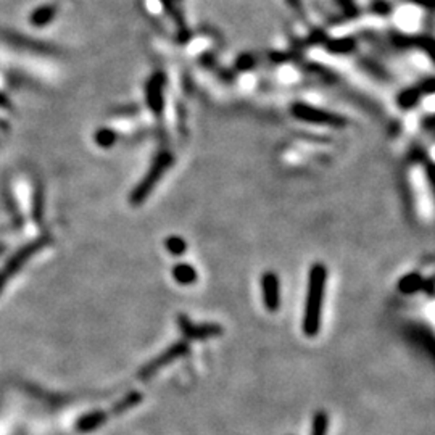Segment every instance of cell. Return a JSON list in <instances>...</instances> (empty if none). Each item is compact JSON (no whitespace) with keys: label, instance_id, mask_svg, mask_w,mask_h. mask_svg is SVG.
<instances>
[{"label":"cell","instance_id":"obj_2","mask_svg":"<svg viewBox=\"0 0 435 435\" xmlns=\"http://www.w3.org/2000/svg\"><path fill=\"white\" fill-rule=\"evenodd\" d=\"M263 297L264 305L269 311H276L279 308V281L273 273H268L263 276Z\"/></svg>","mask_w":435,"mask_h":435},{"label":"cell","instance_id":"obj_3","mask_svg":"<svg viewBox=\"0 0 435 435\" xmlns=\"http://www.w3.org/2000/svg\"><path fill=\"white\" fill-rule=\"evenodd\" d=\"M327 424H329V418H327L326 411H318L313 416L311 435H326Z\"/></svg>","mask_w":435,"mask_h":435},{"label":"cell","instance_id":"obj_1","mask_svg":"<svg viewBox=\"0 0 435 435\" xmlns=\"http://www.w3.org/2000/svg\"><path fill=\"white\" fill-rule=\"evenodd\" d=\"M326 284V269L323 264H314L310 273V286H308L306 308L304 318V332L308 337H314L319 332L321 310H323Z\"/></svg>","mask_w":435,"mask_h":435}]
</instances>
